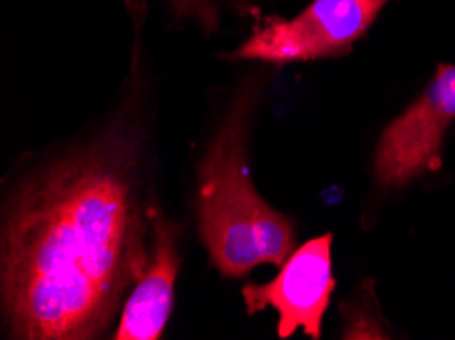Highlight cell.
Returning <instances> with one entry per match:
<instances>
[{"mask_svg":"<svg viewBox=\"0 0 455 340\" xmlns=\"http://www.w3.org/2000/svg\"><path fill=\"white\" fill-rule=\"evenodd\" d=\"M455 121V66L441 64L425 92L384 129L374 173L384 187L406 186L441 168V145Z\"/></svg>","mask_w":455,"mask_h":340,"instance_id":"277c9868","label":"cell"},{"mask_svg":"<svg viewBox=\"0 0 455 340\" xmlns=\"http://www.w3.org/2000/svg\"><path fill=\"white\" fill-rule=\"evenodd\" d=\"M146 133L121 110L91 141L15 186L0 242L12 338L91 340L108 330L148 269Z\"/></svg>","mask_w":455,"mask_h":340,"instance_id":"6da1fadb","label":"cell"},{"mask_svg":"<svg viewBox=\"0 0 455 340\" xmlns=\"http://www.w3.org/2000/svg\"><path fill=\"white\" fill-rule=\"evenodd\" d=\"M253 96H235L198 165V231L225 277L247 275L261 263L282 267L294 247L292 220L261 200L247 170Z\"/></svg>","mask_w":455,"mask_h":340,"instance_id":"7a4b0ae2","label":"cell"},{"mask_svg":"<svg viewBox=\"0 0 455 340\" xmlns=\"http://www.w3.org/2000/svg\"><path fill=\"white\" fill-rule=\"evenodd\" d=\"M151 257L141 280L135 283L121 312L115 340H157L174 308L178 277L176 226L156 214L151 220Z\"/></svg>","mask_w":455,"mask_h":340,"instance_id":"8992f818","label":"cell"},{"mask_svg":"<svg viewBox=\"0 0 455 340\" xmlns=\"http://www.w3.org/2000/svg\"><path fill=\"white\" fill-rule=\"evenodd\" d=\"M388 0H313L299 17L267 19L233 58L270 64L337 58L370 29Z\"/></svg>","mask_w":455,"mask_h":340,"instance_id":"3957f363","label":"cell"},{"mask_svg":"<svg viewBox=\"0 0 455 340\" xmlns=\"http://www.w3.org/2000/svg\"><path fill=\"white\" fill-rule=\"evenodd\" d=\"M331 234H323L296 249L282 263L280 273L264 286L241 289L250 314L274 308L278 312V336L291 338L302 328L310 338H321L323 316L337 286L331 267Z\"/></svg>","mask_w":455,"mask_h":340,"instance_id":"5b68a950","label":"cell"},{"mask_svg":"<svg viewBox=\"0 0 455 340\" xmlns=\"http://www.w3.org/2000/svg\"><path fill=\"white\" fill-rule=\"evenodd\" d=\"M174 12L180 15H198L206 25H215V12L209 6V0H172Z\"/></svg>","mask_w":455,"mask_h":340,"instance_id":"52a82bcc","label":"cell"}]
</instances>
